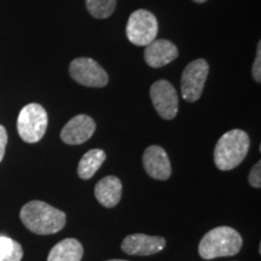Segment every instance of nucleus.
I'll use <instances>...</instances> for the list:
<instances>
[{
	"instance_id": "obj_1",
	"label": "nucleus",
	"mask_w": 261,
	"mask_h": 261,
	"mask_svg": "<svg viewBox=\"0 0 261 261\" xmlns=\"http://www.w3.org/2000/svg\"><path fill=\"white\" fill-rule=\"evenodd\" d=\"M19 218L31 232L44 236L60 232L67 223L64 212L42 201H31L25 203L22 207Z\"/></svg>"
},
{
	"instance_id": "obj_2",
	"label": "nucleus",
	"mask_w": 261,
	"mask_h": 261,
	"mask_svg": "<svg viewBox=\"0 0 261 261\" xmlns=\"http://www.w3.org/2000/svg\"><path fill=\"white\" fill-rule=\"evenodd\" d=\"M243 246L242 236L230 226H218L208 231L198 244V254L202 259L232 256L240 253Z\"/></svg>"
},
{
	"instance_id": "obj_3",
	"label": "nucleus",
	"mask_w": 261,
	"mask_h": 261,
	"mask_svg": "<svg viewBox=\"0 0 261 261\" xmlns=\"http://www.w3.org/2000/svg\"><path fill=\"white\" fill-rule=\"evenodd\" d=\"M249 137L242 129L228 130L218 140L214 149L215 166L221 171H231L243 162L249 151Z\"/></svg>"
},
{
	"instance_id": "obj_4",
	"label": "nucleus",
	"mask_w": 261,
	"mask_h": 261,
	"mask_svg": "<svg viewBox=\"0 0 261 261\" xmlns=\"http://www.w3.org/2000/svg\"><path fill=\"white\" fill-rule=\"evenodd\" d=\"M48 117L44 107L31 103L22 108L17 119V130L25 143H37L42 139L47 129Z\"/></svg>"
},
{
	"instance_id": "obj_5",
	"label": "nucleus",
	"mask_w": 261,
	"mask_h": 261,
	"mask_svg": "<svg viewBox=\"0 0 261 261\" xmlns=\"http://www.w3.org/2000/svg\"><path fill=\"white\" fill-rule=\"evenodd\" d=\"M159 23L148 10H137L129 16L126 25L127 39L137 46H146L158 37Z\"/></svg>"
},
{
	"instance_id": "obj_6",
	"label": "nucleus",
	"mask_w": 261,
	"mask_h": 261,
	"mask_svg": "<svg viewBox=\"0 0 261 261\" xmlns=\"http://www.w3.org/2000/svg\"><path fill=\"white\" fill-rule=\"evenodd\" d=\"M210 65L203 58L192 61L185 67L181 75V96L189 103L198 100L203 92Z\"/></svg>"
},
{
	"instance_id": "obj_7",
	"label": "nucleus",
	"mask_w": 261,
	"mask_h": 261,
	"mask_svg": "<svg viewBox=\"0 0 261 261\" xmlns=\"http://www.w3.org/2000/svg\"><path fill=\"white\" fill-rule=\"evenodd\" d=\"M69 71L77 84L86 87H104L109 81L107 71L92 58H76L70 63Z\"/></svg>"
},
{
	"instance_id": "obj_8",
	"label": "nucleus",
	"mask_w": 261,
	"mask_h": 261,
	"mask_svg": "<svg viewBox=\"0 0 261 261\" xmlns=\"http://www.w3.org/2000/svg\"><path fill=\"white\" fill-rule=\"evenodd\" d=\"M150 98L155 110L162 119L172 120L177 116L179 100L178 93L167 80H159L150 89Z\"/></svg>"
},
{
	"instance_id": "obj_9",
	"label": "nucleus",
	"mask_w": 261,
	"mask_h": 261,
	"mask_svg": "<svg viewBox=\"0 0 261 261\" xmlns=\"http://www.w3.org/2000/svg\"><path fill=\"white\" fill-rule=\"evenodd\" d=\"M166 238L161 236H149L145 233L128 234L121 243V249L128 255L148 256L154 255L165 249Z\"/></svg>"
},
{
	"instance_id": "obj_10",
	"label": "nucleus",
	"mask_w": 261,
	"mask_h": 261,
	"mask_svg": "<svg viewBox=\"0 0 261 261\" xmlns=\"http://www.w3.org/2000/svg\"><path fill=\"white\" fill-rule=\"evenodd\" d=\"M96 130V122L85 114L74 116L61 130V139L65 144L79 145L87 142Z\"/></svg>"
},
{
	"instance_id": "obj_11",
	"label": "nucleus",
	"mask_w": 261,
	"mask_h": 261,
	"mask_svg": "<svg viewBox=\"0 0 261 261\" xmlns=\"http://www.w3.org/2000/svg\"><path fill=\"white\" fill-rule=\"evenodd\" d=\"M143 166L150 178L167 180L172 174L171 161L166 150L159 145H150L143 154Z\"/></svg>"
},
{
	"instance_id": "obj_12",
	"label": "nucleus",
	"mask_w": 261,
	"mask_h": 261,
	"mask_svg": "<svg viewBox=\"0 0 261 261\" xmlns=\"http://www.w3.org/2000/svg\"><path fill=\"white\" fill-rule=\"evenodd\" d=\"M178 57V48L172 41L155 39L145 46L144 58L146 64L152 68L165 67Z\"/></svg>"
},
{
	"instance_id": "obj_13",
	"label": "nucleus",
	"mask_w": 261,
	"mask_h": 261,
	"mask_svg": "<svg viewBox=\"0 0 261 261\" xmlns=\"http://www.w3.org/2000/svg\"><path fill=\"white\" fill-rule=\"evenodd\" d=\"M94 196L103 207H115L122 196L121 180L115 175H108V177L100 179L94 188Z\"/></svg>"
},
{
	"instance_id": "obj_14",
	"label": "nucleus",
	"mask_w": 261,
	"mask_h": 261,
	"mask_svg": "<svg viewBox=\"0 0 261 261\" xmlns=\"http://www.w3.org/2000/svg\"><path fill=\"white\" fill-rule=\"evenodd\" d=\"M84 247L75 238H65L50 250L47 261H81Z\"/></svg>"
},
{
	"instance_id": "obj_15",
	"label": "nucleus",
	"mask_w": 261,
	"mask_h": 261,
	"mask_svg": "<svg viewBox=\"0 0 261 261\" xmlns=\"http://www.w3.org/2000/svg\"><path fill=\"white\" fill-rule=\"evenodd\" d=\"M107 154L102 149H92L81 158L77 166V175L84 180L91 179L106 161Z\"/></svg>"
},
{
	"instance_id": "obj_16",
	"label": "nucleus",
	"mask_w": 261,
	"mask_h": 261,
	"mask_svg": "<svg viewBox=\"0 0 261 261\" xmlns=\"http://www.w3.org/2000/svg\"><path fill=\"white\" fill-rule=\"evenodd\" d=\"M23 248L17 241L8 236H0V261H21Z\"/></svg>"
},
{
	"instance_id": "obj_17",
	"label": "nucleus",
	"mask_w": 261,
	"mask_h": 261,
	"mask_svg": "<svg viewBox=\"0 0 261 261\" xmlns=\"http://www.w3.org/2000/svg\"><path fill=\"white\" fill-rule=\"evenodd\" d=\"M86 8L93 17L108 18L115 11L116 0H86Z\"/></svg>"
},
{
	"instance_id": "obj_18",
	"label": "nucleus",
	"mask_w": 261,
	"mask_h": 261,
	"mask_svg": "<svg viewBox=\"0 0 261 261\" xmlns=\"http://www.w3.org/2000/svg\"><path fill=\"white\" fill-rule=\"evenodd\" d=\"M249 184L255 189L261 188V162L260 161H257L255 165L253 166V168L250 169Z\"/></svg>"
},
{
	"instance_id": "obj_19",
	"label": "nucleus",
	"mask_w": 261,
	"mask_h": 261,
	"mask_svg": "<svg viewBox=\"0 0 261 261\" xmlns=\"http://www.w3.org/2000/svg\"><path fill=\"white\" fill-rule=\"evenodd\" d=\"M261 44L260 41L257 42V48H256V58L255 61H254V64H253V77L254 80L256 81V83H260L261 81V67H260V62H261Z\"/></svg>"
},
{
	"instance_id": "obj_20",
	"label": "nucleus",
	"mask_w": 261,
	"mask_h": 261,
	"mask_svg": "<svg viewBox=\"0 0 261 261\" xmlns=\"http://www.w3.org/2000/svg\"><path fill=\"white\" fill-rule=\"evenodd\" d=\"M6 144H8V132L4 126L0 125V162L4 159Z\"/></svg>"
},
{
	"instance_id": "obj_21",
	"label": "nucleus",
	"mask_w": 261,
	"mask_h": 261,
	"mask_svg": "<svg viewBox=\"0 0 261 261\" xmlns=\"http://www.w3.org/2000/svg\"><path fill=\"white\" fill-rule=\"evenodd\" d=\"M195 3H198V4H202V3H205V2H208V0H194Z\"/></svg>"
},
{
	"instance_id": "obj_22",
	"label": "nucleus",
	"mask_w": 261,
	"mask_h": 261,
	"mask_svg": "<svg viewBox=\"0 0 261 261\" xmlns=\"http://www.w3.org/2000/svg\"><path fill=\"white\" fill-rule=\"evenodd\" d=\"M107 261H127V260H120V259H114V260H107Z\"/></svg>"
}]
</instances>
